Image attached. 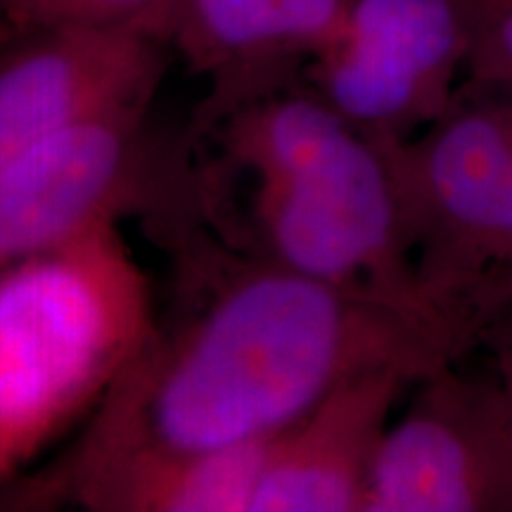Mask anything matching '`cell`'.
I'll use <instances>...</instances> for the list:
<instances>
[{
	"instance_id": "10",
	"label": "cell",
	"mask_w": 512,
	"mask_h": 512,
	"mask_svg": "<svg viewBox=\"0 0 512 512\" xmlns=\"http://www.w3.org/2000/svg\"><path fill=\"white\" fill-rule=\"evenodd\" d=\"M351 0H178L171 43L214 86L223 114L275 91L292 62L313 60L342 29Z\"/></svg>"
},
{
	"instance_id": "1",
	"label": "cell",
	"mask_w": 512,
	"mask_h": 512,
	"mask_svg": "<svg viewBox=\"0 0 512 512\" xmlns=\"http://www.w3.org/2000/svg\"><path fill=\"white\" fill-rule=\"evenodd\" d=\"M202 297L155 325L55 479L136 456L273 439L339 384L377 368L418 377L458 344L380 299L259 256L211 259Z\"/></svg>"
},
{
	"instance_id": "15",
	"label": "cell",
	"mask_w": 512,
	"mask_h": 512,
	"mask_svg": "<svg viewBox=\"0 0 512 512\" xmlns=\"http://www.w3.org/2000/svg\"><path fill=\"white\" fill-rule=\"evenodd\" d=\"M498 380H501L512 415V323L501 332V339H498Z\"/></svg>"
},
{
	"instance_id": "14",
	"label": "cell",
	"mask_w": 512,
	"mask_h": 512,
	"mask_svg": "<svg viewBox=\"0 0 512 512\" xmlns=\"http://www.w3.org/2000/svg\"><path fill=\"white\" fill-rule=\"evenodd\" d=\"M512 299V185L498 226L494 247V271H491L489 294H486V318L503 309Z\"/></svg>"
},
{
	"instance_id": "6",
	"label": "cell",
	"mask_w": 512,
	"mask_h": 512,
	"mask_svg": "<svg viewBox=\"0 0 512 512\" xmlns=\"http://www.w3.org/2000/svg\"><path fill=\"white\" fill-rule=\"evenodd\" d=\"M465 62L460 0H351L342 29L311 60L313 93L358 131L406 140L451 110Z\"/></svg>"
},
{
	"instance_id": "4",
	"label": "cell",
	"mask_w": 512,
	"mask_h": 512,
	"mask_svg": "<svg viewBox=\"0 0 512 512\" xmlns=\"http://www.w3.org/2000/svg\"><path fill=\"white\" fill-rule=\"evenodd\" d=\"M389 140L415 273L472 339L486 325L494 247L512 185V91Z\"/></svg>"
},
{
	"instance_id": "12",
	"label": "cell",
	"mask_w": 512,
	"mask_h": 512,
	"mask_svg": "<svg viewBox=\"0 0 512 512\" xmlns=\"http://www.w3.org/2000/svg\"><path fill=\"white\" fill-rule=\"evenodd\" d=\"M178 0H0V22L19 31L48 27H128L171 46Z\"/></svg>"
},
{
	"instance_id": "8",
	"label": "cell",
	"mask_w": 512,
	"mask_h": 512,
	"mask_svg": "<svg viewBox=\"0 0 512 512\" xmlns=\"http://www.w3.org/2000/svg\"><path fill=\"white\" fill-rule=\"evenodd\" d=\"M166 46L128 27L19 31L0 48V162L67 128L145 114Z\"/></svg>"
},
{
	"instance_id": "5",
	"label": "cell",
	"mask_w": 512,
	"mask_h": 512,
	"mask_svg": "<svg viewBox=\"0 0 512 512\" xmlns=\"http://www.w3.org/2000/svg\"><path fill=\"white\" fill-rule=\"evenodd\" d=\"M387 425L363 512H512V415L501 380L446 363Z\"/></svg>"
},
{
	"instance_id": "13",
	"label": "cell",
	"mask_w": 512,
	"mask_h": 512,
	"mask_svg": "<svg viewBox=\"0 0 512 512\" xmlns=\"http://www.w3.org/2000/svg\"><path fill=\"white\" fill-rule=\"evenodd\" d=\"M460 3L467 22V76L484 91H512V0Z\"/></svg>"
},
{
	"instance_id": "7",
	"label": "cell",
	"mask_w": 512,
	"mask_h": 512,
	"mask_svg": "<svg viewBox=\"0 0 512 512\" xmlns=\"http://www.w3.org/2000/svg\"><path fill=\"white\" fill-rule=\"evenodd\" d=\"M145 114L67 128L0 162V273L119 223L155 197Z\"/></svg>"
},
{
	"instance_id": "9",
	"label": "cell",
	"mask_w": 512,
	"mask_h": 512,
	"mask_svg": "<svg viewBox=\"0 0 512 512\" xmlns=\"http://www.w3.org/2000/svg\"><path fill=\"white\" fill-rule=\"evenodd\" d=\"M418 380L403 368L368 370L275 434L252 512H363L394 406Z\"/></svg>"
},
{
	"instance_id": "2",
	"label": "cell",
	"mask_w": 512,
	"mask_h": 512,
	"mask_svg": "<svg viewBox=\"0 0 512 512\" xmlns=\"http://www.w3.org/2000/svg\"><path fill=\"white\" fill-rule=\"evenodd\" d=\"M223 152L247 181L249 254L366 294L472 342L422 290L389 140L358 131L318 93H261L228 110Z\"/></svg>"
},
{
	"instance_id": "11",
	"label": "cell",
	"mask_w": 512,
	"mask_h": 512,
	"mask_svg": "<svg viewBox=\"0 0 512 512\" xmlns=\"http://www.w3.org/2000/svg\"><path fill=\"white\" fill-rule=\"evenodd\" d=\"M271 439L188 453H136L55 479L19 503L67 498L98 512H252Z\"/></svg>"
},
{
	"instance_id": "3",
	"label": "cell",
	"mask_w": 512,
	"mask_h": 512,
	"mask_svg": "<svg viewBox=\"0 0 512 512\" xmlns=\"http://www.w3.org/2000/svg\"><path fill=\"white\" fill-rule=\"evenodd\" d=\"M155 325L119 223L0 273V491L100 406Z\"/></svg>"
},
{
	"instance_id": "16",
	"label": "cell",
	"mask_w": 512,
	"mask_h": 512,
	"mask_svg": "<svg viewBox=\"0 0 512 512\" xmlns=\"http://www.w3.org/2000/svg\"><path fill=\"white\" fill-rule=\"evenodd\" d=\"M12 36H15V31H12V29L8 27V24H3V22H0V48H3L5 43L10 41Z\"/></svg>"
}]
</instances>
